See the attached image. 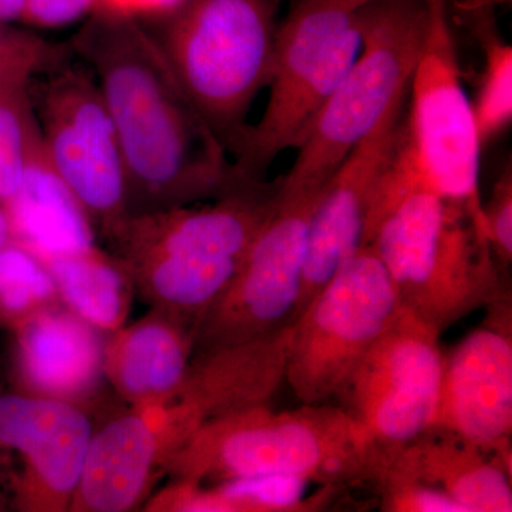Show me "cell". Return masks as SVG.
Segmentation results:
<instances>
[{
	"mask_svg": "<svg viewBox=\"0 0 512 512\" xmlns=\"http://www.w3.org/2000/svg\"><path fill=\"white\" fill-rule=\"evenodd\" d=\"M69 45L99 86L130 190L185 202L222 198L258 183L229 160L140 20L96 10Z\"/></svg>",
	"mask_w": 512,
	"mask_h": 512,
	"instance_id": "1",
	"label": "cell"
},
{
	"mask_svg": "<svg viewBox=\"0 0 512 512\" xmlns=\"http://www.w3.org/2000/svg\"><path fill=\"white\" fill-rule=\"evenodd\" d=\"M362 247L382 261L404 311L439 333L511 296L483 221L431 190L406 127L370 202Z\"/></svg>",
	"mask_w": 512,
	"mask_h": 512,
	"instance_id": "2",
	"label": "cell"
},
{
	"mask_svg": "<svg viewBox=\"0 0 512 512\" xmlns=\"http://www.w3.org/2000/svg\"><path fill=\"white\" fill-rule=\"evenodd\" d=\"M178 466L187 483L292 476L348 487L375 483L382 457L342 406L272 412L261 404L205 423L180 448Z\"/></svg>",
	"mask_w": 512,
	"mask_h": 512,
	"instance_id": "3",
	"label": "cell"
},
{
	"mask_svg": "<svg viewBox=\"0 0 512 512\" xmlns=\"http://www.w3.org/2000/svg\"><path fill=\"white\" fill-rule=\"evenodd\" d=\"M284 0H185L160 37L171 69L214 136L235 157L248 113L274 69Z\"/></svg>",
	"mask_w": 512,
	"mask_h": 512,
	"instance_id": "4",
	"label": "cell"
},
{
	"mask_svg": "<svg viewBox=\"0 0 512 512\" xmlns=\"http://www.w3.org/2000/svg\"><path fill=\"white\" fill-rule=\"evenodd\" d=\"M362 47L298 148L286 188L323 187L397 101L409 94L430 0H377L356 9Z\"/></svg>",
	"mask_w": 512,
	"mask_h": 512,
	"instance_id": "5",
	"label": "cell"
},
{
	"mask_svg": "<svg viewBox=\"0 0 512 512\" xmlns=\"http://www.w3.org/2000/svg\"><path fill=\"white\" fill-rule=\"evenodd\" d=\"M362 47L356 9L338 0H295L279 23L269 100L249 124L234 164L262 181L276 157L298 150Z\"/></svg>",
	"mask_w": 512,
	"mask_h": 512,
	"instance_id": "6",
	"label": "cell"
},
{
	"mask_svg": "<svg viewBox=\"0 0 512 512\" xmlns=\"http://www.w3.org/2000/svg\"><path fill=\"white\" fill-rule=\"evenodd\" d=\"M403 312L375 252L360 247L293 322L285 382L302 404L336 399L357 363Z\"/></svg>",
	"mask_w": 512,
	"mask_h": 512,
	"instance_id": "7",
	"label": "cell"
},
{
	"mask_svg": "<svg viewBox=\"0 0 512 512\" xmlns=\"http://www.w3.org/2000/svg\"><path fill=\"white\" fill-rule=\"evenodd\" d=\"M446 3L430 0L429 28L410 83L407 138L414 163L431 190L483 221L478 188L483 146L473 104L461 84Z\"/></svg>",
	"mask_w": 512,
	"mask_h": 512,
	"instance_id": "8",
	"label": "cell"
},
{
	"mask_svg": "<svg viewBox=\"0 0 512 512\" xmlns=\"http://www.w3.org/2000/svg\"><path fill=\"white\" fill-rule=\"evenodd\" d=\"M274 212L258 232L234 281L198 326L204 352L264 338L292 325L301 296L309 225L323 187L279 183Z\"/></svg>",
	"mask_w": 512,
	"mask_h": 512,
	"instance_id": "9",
	"label": "cell"
},
{
	"mask_svg": "<svg viewBox=\"0 0 512 512\" xmlns=\"http://www.w3.org/2000/svg\"><path fill=\"white\" fill-rule=\"evenodd\" d=\"M74 59L33 80L30 103L57 174L84 210L119 229L130 191L119 137L92 72Z\"/></svg>",
	"mask_w": 512,
	"mask_h": 512,
	"instance_id": "10",
	"label": "cell"
},
{
	"mask_svg": "<svg viewBox=\"0 0 512 512\" xmlns=\"http://www.w3.org/2000/svg\"><path fill=\"white\" fill-rule=\"evenodd\" d=\"M440 336L403 309L340 390V406L366 430L382 461L433 429L443 373Z\"/></svg>",
	"mask_w": 512,
	"mask_h": 512,
	"instance_id": "11",
	"label": "cell"
},
{
	"mask_svg": "<svg viewBox=\"0 0 512 512\" xmlns=\"http://www.w3.org/2000/svg\"><path fill=\"white\" fill-rule=\"evenodd\" d=\"M485 309L483 325L444 356L433 429L511 458V296Z\"/></svg>",
	"mask_w": 512,
	"mask_h": 512,
	"instance_id": "12",
	"label": "cell"
},
{
	"mask_svg": "<svg viewBox=\"0 0 512 512\" xmlns=\"http://www.w3.org/2000/svg\"><path fill=\"white\" fill-rule=\"evenodd\" d=\"M406 99L387 111L323 187L309 225L301 296L293 322L362 247L370 202L406 127Z\"/></svg>",
	"mask_w": 512,
	"mask_h": 512,
	"instance_id": "13",
	"label": "cell"
},
{
	"mask_svg": "<svg viewBox=\"0 0 512 512\" xmlns=\"http://www.w3.org/2000/svg\"><path fill=\"white\" fill-rule=\"evenodd\" d=\"M175 407L148 406L93 434L76 493L83 510L121 512L137 503L163 448V429L177 420Z\"/></svg>",
	"mask_w": 512,
	"mask_h": 512,
	"instance_id": "14",
	"label": "cell"
},
{
	"mask_svg": "<svg viewBox=\"0 0 512 512\" xmlns=\"http://www.w3.org/2000/svg\"><path fill=\"white\" fill-rule=\"evenodd\" d=\"M93 437L89 419L56 397H0V443L20 451L43 487L76 493Z\"/></svg>",
	"mask_w": 512,
	"mask_h": 512,
	"instance_id": "15",
	"label": "cell"
},
{
	"mask_svg": "<svg viewBox=\"0 0 512 512\" xmlns=\"http://www.w3.org/2000/svg\"><path fill=\"white\" fill-rule=\"evenodd\" d=\"M383 466L453 498L464 512H511V464L466 440L431 429L384 457Z\"/></svg>",
	"mask_w": 512,
	"mask_h": 512,
	"instance_id": "16",
	"label": "cell"
},
{
	"mask_svg": "<svg viewBox=\"0 0 512 512\" xmlns=\"http://www.w3.org/2000/svg\"><path fill=\"white\" fill-rule=\"evenodd\" d=\"M5 208L13 241L43 262L94 248L89 212L50 163L39 127L30 144L22 185Z\"/></svg>",
	"mask_w": 512,
	"mask_h": 512,
	"instance_id": "17",
	"label": "cell"
},
{
	"mask_svg": "<svg viewBox=\"0 0 512 512\" xmlns=\"http://www.w3.org/2000/svg\"><path fill=\"white\" fill-rule=\"evenodd\" d=\"M20 350L29 382L56 399L86 392L99 376V339L92 325L77 315L32 316L20 336Z\"/></svg>",
	"mask_w": 512,
	"mask_h": 512,
	"instance_id": "18",
	"label": "cell"
},
{
	"mask_svg": "<svg viewBox=\"0 0 512 512\" xmlns=\"http://www.w3.org/2000/svg\"><path fill=\"white\" fill-rule=\"evenodd\" d=\"M292 476L229 478L211 490L185 483L175 510L200 512H312L325 510L348 487L320 485Z\"/></svg>",
	"mask_w": 512,
	"mask_h": 512,
	"instance_id": "19",
	"label": "cell"
},
{
	"mask_svg": "<svg viewBox=\"0 0 512 512\" xmlns=\"http://www.w3.org/2000/svg\"><path fill=\"white\" fill-rule=\"evenodd\" d=\"M114 352V379L120 389L148 406L174 397L188 372V345L177 330L146 323L121 338Z\"/></svg>",
	"mask_w": 512,
	"mask_h": 512,
	"instance_id": "20",
	"label": "cell"
},
{
	"mask_svg": "<svg viewBox=\"0 0 512 512\" xmlns=\"http://www.w3.org/2000/svg\"><path fill=\"white\" fill-rule=\"evenodd\" d=\"M136 258L144 265L154 292L194 315L197 326L227 291L242 264L241 259L200 255L148 254Z\"/></svg>",
	"mask_w": 512,
	"mask_h": 512,
	"instance_id": "21",
	"label": "cell"
},
{
	"mask_svg": "<svg viewBox=\"0 0 512 512\" xmlns=\"http://www.w3.org/2000/svg\"><path fill=\"white\" fill-rule=\"evenodd\" d=\"M56 291L79 318L101 329H116L126 316L123 278L96 248L45 261Z\"/></svg>",
	"mask_w": 512,
	"mask_h": 512,
	"instance_id": "22",
	"label": "cell"
},
{
	"mask_svg": "<svg viewBox=\"0 0 512 512\" xmlns=\"http://www.w3.org/2000/svg\"><path fill=\"white\" fill-rule=\"evenodd\" d=\"M470 25L484 52V73L473 104L478 137L484 146L512 120V47L498 35L493 10L487 6L471 10Z\"/></svg>",
	"mask_w": 512,
	"mask_h": 512,
	"instance_id": "23",
	"label": "cell"
},
{
	"mask_svg": "<svg viewBox=\"0 0 512 512\" xmlns=\"http://www.w3.org/2000/svg\"><path fill=\"white\" fill-rule=\"evenodd\" d=\"M37 121L29 87H0V204H10L22 185Z\"/></svg>",
	"mask_w": 512,
	"mask_h": 512,
	"instance_id": "24",
	"label": "cell"
},
{
	"mask_svg": "<svg viewBox=\"0 0 512 512\" xmlns=\"http://www.w3.org/2000/svg\"><path fill=\"white\" fill-rule=\"evenodd\" d=\"M69 43L0 23V87H29L37 77L74 59Z\"/></svg>",
	"mask_w": 512,
	"mask_h": 512,
	"instance_id": "25",
	"label": "cell"
},
{
	"mask_svg": "<svg viewBox=\"0 0 512 512\" xmlns=\"http://www.w3.org/2000/svg\"><path fill=\"white\" fill-rule=\"evenodd\" d=\"M56 285L42 259L10 239L0 249V306L12 315L36 311L55 295Z\"/></svg>",
	"mask_w": 512,
	"mask_h": 512,
	"instance_id": "26",
	"label": "cell"
},
{
	"mask_svg": "<svg viewBox=\"0 0 512 512\" xmlns=\"http://www.w3.org/2000/svg\"><path fill=\"white\" fill-rule=\"evenodd\" d=\"M373 484L379 491L383 511L464 512L448 495L387 466L380 468Z\"/></svg>",
	"mask_w": 512,
	"mask_h": 512,
	"instance_id": "27",
	"label": "cell"
},
{
	"mask_svg": "<svg viewBox=\"0 0 512 512\" xmlns=\"http://www.w3.org/2000/svg\"><path fill=\"white\" fill-rule=\"evenodd\" d=\"M485 237L501 271L507 275L512 262V171L505 168L494 184L490 200L483 204Z\"/></svg>",
	"mask_w": 512,
	"mask_h": 512,
	"instance_id": "28",
	"label": "cell"
},
{
	"mask_svg": "<svg viewBox=\"0 0 512 512\" xmlns=\"http://www.w3.org/2000/svg\"><path fill=\"white\" fill-rule=\"evenodd\" d=\"M100 0H28L20 22L36 29H60L90 18Z\"/></svg>",
	"mask_w": 512,
	"mask_h": 512,
	"instance_id": "29",
	"label": "cell"
},
{
	"mask_svg": "<svg viewBox=\"0 0 512 512\" xmlns=\"http://www.w3.org/2000/svg\"><path fill=\"white\" fill-rule=\"evenodd\" d=\"M185 0H100L101 10L140 20L141 18H167Z\"/></svg>",
	"mask_w": 512,
	"mask_h": 512,
	"instance_id": "30",
	"label": "cell"
},
{
	"mask_svg": "<svg viewBox=\"0 0 512 512\" xmlns=\"http://www.w3.org/2000/svg\"><path fill=\"white\" fill-rule=\"evenodd\" d=\"M28 0H0V23L20 22Z\"/></svg>",
	"mask_w": 512,
	"mask_h": 512,
	"instance_id": "31",
	"label": "cell"
},
{
	"mask_svg": "<svg viewBox=\"0 0 512 512\" xmlns=\"http://www.w3.org/2000/svg\"><path fill=\"white\" fill-rule=\"evenodd\" d=\"M12 239V231H10V221L8 211L0 204V249Z\"/></svg>",
	"mask_w": 512,
	"mask_h": 512,
	"instance_id": "32",
	"label": "cell"
},
{
	"mask_svg": "<svg viewBox=\"0 0 512 512\" xmlns=\"http://www.w3.org/2000/svg\"><path fill=\"white\" fill-rule=\"evenodd\" d=\"M338 2L345 5L346 8L355 10L360 6L367 5V3L377 2V0H338ZM444 2H447V0H444Z\"/></svg>",
	"mask_w": 512,
	"mask_h": 512,
	"instance_id": "33",
	"label": "cell"
}]
</instances>
